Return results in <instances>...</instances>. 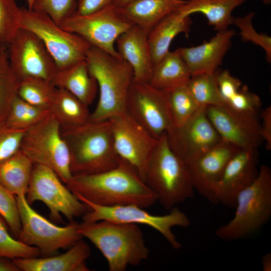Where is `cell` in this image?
<instances>
[{
	"mask_svg": "<svg viewBox=\"0 0 271 271\" xmlns=\"http://www.w3.org/2000/svg\"><path fill=\"white\" fill-rule=\"evenodd\" d=\"M144 181L167 210L194 195L187 166L171 149L166 132L159 139L148 163Z\"/></svg>",
	"mask_w": 271,
	"mask_h": 271,
	"instance_id": "cell-5",
	"label": "cell"
},
{
	"mask_svg": "<svg viewBox=\"0 0 271 271\" xmlns=\"http://www.w3.org/2000/svg\"><path fill=\"white\" fill-rule=\"evenodd\" d=\"M65 185L78 199L100 206L134 204L145 208L157 201L137 170L120 158L118 165L111 169L72 175Z\"/></svg>",
	"mask_w": 271,
	"mask_h": 271,
	"instance_id": "cell-1",
	"label": "cell"
},
{
	"mask_svg": "<svg viewBox=\"0 0 271 271\" xmlns=\"http://www.w3.org/2000/svg\"><path fill=\"white\" fill-rule=\"evenodd\" d=\"M258 157L257 149H240L231 157L216 186V204L235 207L239 193L257 176Z\"/></svg>",
	"mask_w": 271,
	"mask_h": 271,
	"instance_id": "cell-19",
	"label": "cell"
},
{
	"mask_svg": "<svg viewBox=\"0 0 271 271\" xmlns=\"http://www.w3.org/2000/svg\"><path fill=\"white\" fill-rule=\"evenodd\" d=\"M32 9L46 14L59 25L76 13L77 2L76 0H35Z\"/></svg>",
	"mask_w": 271,
	"mask_h": 271,
	"instance_id": "cell-39",
	"label": "cell"
},
{
	"mask_svg": "<svg viewBox=\"0 0 271 271\" xmlns=\"http://www.w3.org/2000/svg\"><path fill=\"white\" fill-rule=\"evenodd\" d=\"M52 83L56 87L68 91L87 106L93 102L98 88L96 80L89 72L85 60L57 70Z\"/></svg>",
	"mask_w": 271,
	"mask_h": 271,
	"instance_id": "cell-25",
	"label": "cell"
},
{
	"mask_svg": "<svg viewBox=\"0 0 271 271\" xmlns=\"http://www.w3.org/2000/svg\"><path fill=\"white\" fill-rule=\"evenodd\" d=\"M88 107L68 91L56 87L49 110L61 127L68 128L83 124L90 120L91 113Z\"/></svg>",
	"mask_w": 271,
	"mask_h": 271,
	"instance_id": "cell-28",
	"label": "cell"
},
{
	"mask_svg": "<svg viewBox=\"0 0 271 271\" xmlns=\"http://www.w3.org/2000/svg\"><path fill=\"white\" fill-rule=\"evenodd\" d=\"M186 2L185 0H134L120 9L129 22L149 33L162 20Z\"/></svg>",
	"mask_w": 271,
	"mask_h": 271,
	"instance_id": "cell-23",
	"label": "cell"
},
{
	"mask_svg": "<svg viewBox=\"0 0 271 271\" xmlns=\"http://www.w3.org/2000/svg\"><path fill=\"white\" fill-rule=\"evenodd\" d=\"M26 198L30 205L43 202L54 221L61 222L63 214L73 221L88 210L52 169L39 164H34Z\"/></svg>",
	"mask_w": 271,
	"mask_h": 271,
	"instance_id": "cell-12",
	"label": "cell"
},
{
	"mask_svg": "<svg viewBox=\"0 0 271 271\" xmlns=\"http://www.w3.org/2000/svg\"><path fill=\"white\" fill-rule=\"evenodd\" d=\"M79 232L100 250L110 271H124L149 257V249L137 224L108 220L82 222Z\"/></svg>",
	"mask_w": 271,
	"mask_h": 271,
	"instance_id": "cell-3",
	"label": "cell"
},
{
	"mask_svg": "<svg viewBox=\"0 0 271 271\" xmlns=\"http://www.w3.org/2000/svg\"><path fill=\"white\" fill-rule=\"evenodd\" d=\"M261 264L263 271L271 270V253L268 252L262 257Z\"/></svg>",
	"mask_w": 271,
	"mask_h": 271,
	"instance_id": "cell-46",
	"label": "cell"
},
{
	"mask_svg": "<svg viewBox=\"0 0 271 271\" xmlns=\"http://www.w3.org/2000/svg\"><path fill=\"white\" fill-rule=\"evenodd\" d=\"M240 149L223 140L187 166L195 191L216 204L215 190L231 157Z\"/></svg>",
	"mask_w": 271,
	"mask_h": 271,
	"instance_id": "cell-18",
	"label": "cell"
},
{
	"mask_svg": "<svg viewBox=\"0 0 271 271\" xmlns=\"http://www.w3.org/2000/svg\"><path fill=\"white\" fill-rule=\"evenodd\" d=\"M126 111L155 138L159 139L174 125L166 92L149 83L133 81Z\"/></svg>",
	"mask_w": 271,
	"mask_h": 271,
	"instance_id": "cell-16",
	"label": "cell"
},
{
	"mask_svg": "<svg viewBox=\"0 0 271 271\" xmlns=\"http://www.w3.org/2000/svg\"><path fill=\"white\" fill-rule=\"evenodd\" d=\"M9 227L0 215V257L11 259L39 257L40 250L27 245L11 236Z\"/></svg>",
	"mask_w": 271,
	"mask_h": 271,
	"instance_id": "cell-36",
	"label": "cell"
},
{
	"mask_svg": "<svg viewBox=\"0 0 271 271\" xmlns=\"http://www.w3.org/2000/svg\"><path fill=\"white\" fill-rule=\"evenodd\" d=\"M21 7L16 0H0V45L8 46L20 29Z\"/></svg>",
	"mask_w": 271,
	"mask_h": 271,
	"instance_id": "cell-35",
	"label": "cell"
},
{
	"mask_svg": "<svg viewBox=\"0 0 271 271\" xmlns=\"http://www.w3.org/2000/svg\"><path fill=\"white\" fill-rule=\"evenodd\" d=\"M20 28L35 34L54 59L57 70L85 60L91 45L81 36L64 30L46 14L21 7Z\"/></svg>",
	"mask_w": 271,
	"mask_h": 271,
	"instance_id": "cell-8",
	"label": "cell"
},
{
	"mask_svg": "<svg viewBox=\"0 0 271 271\" xmlns=\"http://www.w3.org/2000/svg\"><path fill=\"white\" fill-rule=\"evenodd\" d=\"M174 125L182 124L201 106L194 99L186 85L164 90Z\"/></svg>",
	"mask_w": 271,
	"mask_h": 271,
	"instance_id": "cell-33",
	"label": "cell"
},
{
	"mask_svg": "<svg viewBox=\"0 0 271 271\" xmlns=\"http://www.w3.org/2000/svg\"><path fill=\"white\" fill-rule=\"evenodd\" d=\"M219 71L191 76L186 85L197 103L202 106L224 104L217 83Z\"/></svg>",
	"mask_w": 271,
	"mask_h": 271,
	"instance_id": "cell-30",
	"label": "cell"
},
{
	"mask_svg": "<svg viewBox=\"0 0 271 271\" xmlns=\"http://www.w3.org/2000/svg\"><path fill=\"white\" fill-rule=\"evenodd\" d=\"M19 84L10 66L7 46L0 45V125H5L11 104L18 95Z\"/></svg>",
	"mask_w": 271,
	"mask_h": 271,
	"instance_id": "cell-31",
	"label": "cell"
},
{
	"mask_svg": "<svg viewBox=\"0 0 271 271\" xmlns=\"http://www.w3.org/2000/svg\"><path fill=\"white\" fill-rule=\"evenodd\" d=\"M16 197L21 222L18 239L38 248L41 254L54 255L59 249L69 248L82 238L79 223L73 221L65 226H58L36 212L25 195Z\"/></svg>",
	"mask_w": 271,
	"mask_h": 271,
	"instance_id": "cell-9",
	"label": "cell"
},
{
	"mask_svg": "<svg viewBox=\"0 0 271 271\" xmlns=\"http://www.w3.org/2000/svg\"><path fill=\"white\" fill-rule=\"evenodd\" d=\"M0 215L12 233L18 237L21 229L16 196L0 184Z\"/></svg>",
	"mask_w": 271,
	"mask_h": 271,
	"instance_id": "cell-40",
	"label": "cell"
},
{
	"mask_svg": "<svg viewBox=\"0 0 271 271\" xmlns=\"http://www.w3.org/2000/svg\"><path fill=\"white\" fill-rule=\"evenodd\" d=\"M133 25L123 15L120 8L112 4L87 15L75 13L59 26L81 36L91 46L122 59L115 43L118 37Z\"/></svg>",
	"mask_w": 271,
	"mask_h": 271,
	"instance_id": "cell-11",
	"label": "cell"
},
{
	"mask_svg": "<svg viewBox=\"0 0 271 271\" xmlns=\"http://www.w3.org/2000/svg\"><path fill=\"white\" fill-rule=\"evenodd\" d=\"M85 61L90 74L96 80L99 91L95 109L90 120L102 121L126 110L133 72L130 65L123 59L91 46Z\"/></svg>",
	"mask_w": 271,
	"mask_h": 271,
	"instance_id": "cell-4",
	"label": "cell"
},
{
	"mask_svg": "<svg viewBox=\"0 0 271 271\" xmlns=\"http://www.w3.org/2000/svg\"><path fill=\"white\" fill-rule=\"evenodd\" d=\"M254 15L251 12L243 17L234 18V24L240 30L239 35L243 42H250L261 47L265 53L266 60L271 61V38L268 35L258 33L254 29L252 20Z\"/></svg>",
	"mask_w": 271,
	"mask_h": 271,
	"instance_id": "cell-37",
	"label": "cell"
},
{
	"mask_svg": "<svg viewBox=\"0 0 271 271\" xmlns=\"http://www.w3.org/2000/svg\"><path fill=\"white\" fill-rule=\"evenodd\" d=\"M56 88L52 82L29 77L19 81L18 95L33 105L49 109Z\"/></svg>",
	"mask_w": 271,
	"mask_h": 271,
	"instance_id": "cell-34",
	"label": "cell"
},
{
	"mask_svg": "<svg viewBox=\"0 0 271 271\" xmlns=\"http://www.w3.org/2000/svg\"><path fill=\"white\" fill-rule=\"evenodd\" d=\"M265 4H269L271 2V0H261Z\"/></svg>",
	"mask_w": 271,
	"mask_h": 271,
	"instance_id": "cell-49",
	"label": "cell"
},
{
	"mask_svg": "<svg viewBox=\"0 0 271 271\" xmlns=\"http://www.w3.org/2000/svg\"><path fill=\"white\" fill-rule=\"evenodd\" d=\"M89 246L81 239L64 253L55 255L13 259L20 271H88L86 261Z\"/></svg>",
	"mask_w": 271,
	"mask_h": 271,
	"instance_id": "cell-22",
	"label": "cell"
},
{
	"mask_svg": "<svg viewBox=\"0 0 271 271\" xmlns=\"http://www.w3.org/2000/svg\"><path fill=\"white\" fill-rule=\"evenodd\" d=\"M20 150L33 164L52 169L65 184L72 176L69 150L61 133V126L50 113L27 129Z\"/></svg>",
	"mask_w": 271,
	"mask_h": 271,
	"instance_id": "cell-7",
	"label": "cell"
},
{
	"mask_svg": "<svg viewBox=\"0 0 271 271\" xmlns=\"http://www.w3.org/2000/svg\"><path fill=\"white\" fill-rule=\"evenodd\" d=\"M107 120L117 156L131 165L144 181L148 163L159 139L150 134L126 110Z\"/></svg>",
	"mask_w": 271,
	"mask_h": 271,
	"instance_id": "cell-13",
	"label": "cell"
},
{
	"mask_svg": "<svg viewBox=\"0 0 271 271\" xmlns=\"http://www.w3.org/2000/svg\"><path fill=\"white\" fill-rule=\"evenodd\" d=\"M84 203L88 211L82 216L83 222L100 220L143 224L149 226L160 233L175 249L181 248L182 244L172 231L175 226L188 227L190 221L187 215L177 207L164 215H154L143 207L134 204L114 206H103L78 199Z\"/></svg>",
	"mask_w": 271,
	"mask_h": 271,
	"instance_id": "cell-10",
	"label": "cell"
},
{
	"mask_svg": "<svg viewBox=\"0 0 271 271\" xmlns=\"http://www.w3.org/2000/svg\"><path fill=\"white\" fill-rule=\"evenodd\" d=\"M113 0H76V13L84 15L99 11L111 4Z\"/></svg>",
	"mask_w": 271,
	"mask_h": 271,
	"instance_id": "cell-43",
	"label": "cell"
},
{
	"mask_svg": "<svg viewBox=\"0 0 271 271\" xmlns=\"http://www.w3.org/2000/svg\"><path fill=\"white\" fill-rule=\"evenodd\" d=\"M148 33L133 25L116 39V49L131 67L133 81L149 83L154 63L148 39Z\"/></svg>",
	"mask_w": 271,
	"mask_h": 271,
	"instance_id": "cell-21",
	"label": "cell"
},
{
	"mask_svg": "<svg viewBox=\"0 0 271 271\" xmlns=\"http://www.w3.org/2000/svg\"><path fill=\"white\" fill-rule=\"evenodd\" d=\"M217 83L224 102L231 98L242 85L241 81L231 75L226 70L219 72Z\"/></svg>",
	"mask_w": 271,
	"mask_h": 271,
	"instance_id": "cell-42",
	"label": "cell"
},
{
	"mask_svg": "<svg viewBox=\"0 0 271 271\" xmlns=\"http://www.w3.org/2000/svg\"><path fill=\"white\" fill-rule=\"evenodd\" d=\"M231 220L218 228L216 235L231 241L244 238L260 229L271 216V170L265 165L257 177L237 196Z\"/></svg>",
	"mask_w": 271,
	"mask_h": 271,
	"instance_id": "cell-6",
	"label": "cell"
},
{
	"mask_svg": "<svg viewBox=\"0 0 271 271\" xmlns=\"http://www.w3.org/2000/svg\"><path fill=\"white\" fill-rule=\"evenodd\" d=\"M235 34L234 31L228 29L218 32L209 41L200 45L178 48L191 76L217 70Z\"/></svg>",
	"mask_w": 271,
	"mask_h": 271,
	"instance_id": "cell-20",
	"label": "cell"
},
{
	"mask_svg": "<svg viewBox=\"0 0 271 271\" xmlns=\"http://www.w3.org/2000/svg\"><path fill=\"white\" fill-rule=\"evenodd\" d=\"M262 121L261 126V136L263 141L266 143L267 150L271 149V107L268 106L261 114Z\"/></svg>",
	"mask_w": 271,
	"mask_h": 271,
	"instance_id": "cell-44",
	"label": "cell"
},
{
	"mask_svg": "<svg viewBox=\"0 0 271 271\" xmlns=\"http://www.w3.org/2000/svg\"><path fill=\"white\" fill-rule=\"evenodd\" d=\"M261 104L260 99L257 94L251 92L246 85H242L224 105L236 112L257 117Z\"/></svg>",
	"mask_w": 271,
	"mask_h": 271,
	"instance_id": "cell-38",
	"label": "cell"
},
{
	"mask_svg": "<svg viewBox=\"0 0 271 271\" xmlns=\"http://www.w3.org/2000/svg\"><path fill=\"white\" fill-rule=\"evenodd\" d=\"M27 4V8L32 9L33 8V4L35 0H25Z\"/></svg>",
	"mask_w": 271,
	"mask_h": 271,
	"instance_id": "cell-48",
	"label": "cell"
},
{
	"mask_svg": "<svg viewBox=\"0 0 271 271\" xmlns=\"http://www.w3.org/2000/svg\"><path fill=\"white\" fill-rule=\"evenodd\" d=\"M49 113V109L33 105L17 95L11 104L5 125L14 129L27 130Z\"/></svg>",
	"mask_w": 271,
	"mask_h": 271,
	"instance_id": "cell-32",
	"label": "cell"
},
{
	"mask_svg": "<svg viewBox=\"0 0 271 271\" xmlns=\"http://www.w3.org/2000/svg\"><path fill=\"white\" fill-rule=\"evenodd\" d=\"M26 130L12 128L5 125H0V162L20 150Z\"/></svg>",
	"mask_w": 271,
	"mask_h": 271,
	"instance_id": "cell-41",
	"label": "cell"
},
{
	"mask_svg": "<svg viewBox=\"0 0 271 271\" xmlns=\"http://www.w3.org/2000/svg\"><path fill=\"white\" fill-rule=\"evenodd\" d=\"M205 108L200 106L185 122L174 125L166 132L171 149L187 166L221 140L209 119Z\"/></svg>",
	"mask_w": 271,
	"mask_h": 271,
	"instance_id": "cell-15",
	"label": "cell"
},
{
	"mask_svg": "<svg viewBox=\"0 0 271 271\" xmlns=\"http://www.w3.org/2000/svg\"><path fill=\"white\" fill-rule=\"evenodd\" d=\"M134 0H113V4L118 7H121Z\"/></svg>",
	"mask_w": 271,
	"mask_h": 271,
	"instance_id": "cell-47",
	"label": "cell"
},
{
	"mask_svg": "<svg viewBox=\"0 0 271 271\" xmlns=\"http://www.w3.org/2000/svg\"><path fill=\"white\" fill-rule=\"evenodd\" d=\"M61 133L69 150L72 175L99 173L118 165L119 158L108 120L61 127Z\"/></svg>",
	"mask_w": 271,
	"mask_h": 271,
	"instance_id": "cell-2",
	"label": "cell"
},
{
	"mask_svg": "<svg viewBox=\"0 0 271 271\" xmlns=\"http://www.w3.org/2000/svg\"><path fill=\"white\" fill-rule=\"evenodd\" d=\"M192 22L184 15L180 8L166 17L148 33V39L154 65L167 52L173 40L178 35H189Z\"/></svg>",
	"mask_w": 271,
	"mask_h": 271,
	"instance_id": "cell-24",
	"label": "cell"
},
{
	"mask_svg": "<svg viewBox=\"0 0 271 271\" xmlns=\"http://www.w3.org/2000/svg\"><path fill=\"white\" fill-rule=\"evenodd\" d=\"M11 68L19 81L29 77L52 82L57 68L44 43L35 34L20 28L9 45Z\"/></svg>",
	"mask_w": 271,
	"mask_h": 271,
	"instance_id": "cell-14",
	"label": "cell"
},
{
	"mask_svg": "<svg viewBox=\"0 0 271 271\" xmlns=\"http://www.w3.org/2000/svg\"><path fill=\"white\" fill-rule=\"evenodd\" d=\"M33 165L19 150L0 162V184L15 196L26 195Z\"/></svg>",
	"mask_w": 271,
	"mask_h": 271,
	"instance_id": "cell-29",
	"label": "cell"
},
{
	"mask_svg": "<svg viewBox=\"0 0 271 271\" xmlns=\"http://www.w3.org/2000/svg\"><path fill=\"white\" fill-rule=\"evenodd\" d=\"M205 111L221 139L238 149H257L263 141L257 117L236 112L224 104L206 106Z\"/></svg>",
	"mask_w": 271,
	"mask_h": 271,
	"instance_id": "cell-17",
	"label": "cell"
},
{
	"mask_svg": "<svg viewBox=\"0 0 271 271\" xmlns=\"http://www.w3.org/2000/svg\"><path fill=\"white\" fill-rule=\"evenodd\" d=\"M245 0H188L180 8L186 16L199 13L205 16L208 24L218 32L228 29L233 24L232 12Z\"/></svg>",
	"mask_w": 271,
	"mask_h": 271,
	"instance_id": "cell-27",
	"label": "cell"
},
{
	"mask_svg": "<svg viewBox=\"0 0 271 271\" xmlns=\"http://www.w3.org/2000/svg\"><path fill=\"white\" fill-rule=\"evenodd\" d=\"M191 77L189 68L178 49L169 51L154 65L149 83L165 90L186 85Z\"/></svg>",
	"mask_w": 271,
	"mask_h": 271,
	"instance_id": "cell-26",
	"label": "cell"
},
{
	"mask_svg": "<svg viewBox=\"0 0 271 271\" xmlns=\"http://www.w3.org/2000/svg\"><path fill=\"white\" fill-rule=\"evenodd\" d=\"M0 271H20V270L12 259L0 257Z\"/></svg>",
	"mask_w": 271,
	"mask_h": 271,
	"instance_id": "cell-45",
	"label": "cell"
}]
</instances>
